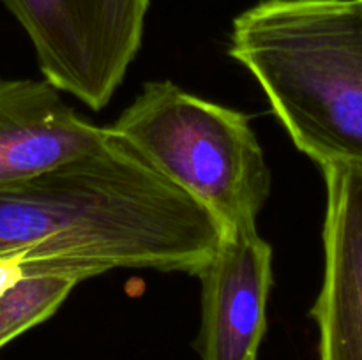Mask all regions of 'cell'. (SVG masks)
<instances>
[{"label":"cell","instance_id":"1","mask_svg":"<svg viewBox=\"0 0 362 360\" xmlns=\"http://www.w3.org/2000/svg\"><path fill=\"white\" fill-rule=\"evenodd\" d=\"M219 239L211 214L108 129L90 150L0 187V258H21L23 275H198Z\"/></svg>","mask_w":362,"mask_h":360},{"label":"cell","instance_id":"4","mask_svg":"<svg viewBox=\"0 0 362 360\" xmlns=\"http://www.w3.org/2000/svg\"><path fill=\"white\" fill-rule=\"evenodd\" d=\"M34 46L42 80L101 112L141 48L151 0H2Z\"/></svg>","mask_w":362,"mask_h":360},{"label":"cell","instance_id":"3","mask_svg":"<svg viewBox=\"0 0 362 360\" xmlns=\"http://www.w3.org/2000/svg\"><path fill=\"white\" fill-rule=\"evenodd\" d=\"M106 129L211 214L221 233L257 226L271 169L246 113L173 81H148Z\"/></svg>","mask_w":362,"mask_h":360},{"label":"cell","instance_id":"6","mask_svg":"<svg viewBox=\"0 0 362 360\" xmlns=\"http://www.w3.org/2000/svg\"><path fill=\"white\" fill-rule=\"evenodd\" d=\"M324 281L311 316L318 360H362V166L322 168Z\"/></svg>","mask_w":362,"mask_h":360},{"label":"cell","instance_id":"5","mask_svg":"<svg viewBox=\"0 0 362 360\" xmlns=\"http://www.w3.org/2000/svg\"><path fill=\"white\" fill-rule=\"evenodd\" d=\"M202 282V360H257L267 332L272 247L257 226L221 233Z\"/></svg>","mask_w":362,"mask_h":360},{"label":"cell","instance_id":"8","mask_svg":"<svg viewBox=\"0 0 362 360\" xmlns=\"http://www.w3.org/2000/svg\"><path fill=\"white\" fill-rule=\"evenodd\" d=\"M76 279L53 274H25L0 295V328L9 341L57 313Z\"/></svg>","mask_w":362,"mask_h":360},{"label":"cell","instance_id":"10","mask_svg":"<svg viewBox=\"0 0 362 360\" xmlns=\"http://www.w3.org/2000/svg\"><path fill=\"white\" fill-rule=\"evenodd\" d=\"M7 342H11V341H9V339H7V335L4 334L2 328H0V348H2V346H6Z\"/></svg>","mask_w":362,"mask_h":360},{"label":"cell","instance_id":"2","mask_svg":"<svg viewBox=\"0 0 362 360\" xmlns=\"http://www.w3.org/2000/svg\"><path fill=\"white\" fill-rule=\"evenodd\" d=\"M228 55L318 168L362 166L361 0H262L233 20Z\"/></svg>","mask_w":362,"mask_h":360},{"label":"cell","instance_id":"7","mask_svg":"<svg viewBox=\"0 0 362 360\" xmlns=\"http://www.w3.org/2000/svg\"><path fill=\"white\" fill-rule=\"evenodd\" d=\"M46 80L0 78V187L101 143L106 127L78 115Z\"/></svg>","mask_w":362,"mask_h":360},{"label":"cell","instance_id":"9","mask_svg":"<svg viewBox=\"0 0 362 360\" xmlns=\"http://www.w3.org/2000/svg\"><path fill=\"white\" fill-rule=\"evenodd\" d=\"M23 275L21 258H0V295Z\"/></svg>","mask_w":362,"mask_h":360},{"label":"cell","instance_id":"11","mask_svg":"<svg viewBox=\"0 0 362 360\" xmlns=\"http://www.w3.org/2000/svg\"><path fill=\"white\" fill-rule=\"evenodd\" d=\"M361 4H362V0H361Z\"/></svg>","mask_w":362,"mask_h":360}]
</instances>
